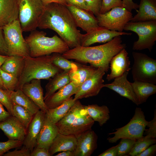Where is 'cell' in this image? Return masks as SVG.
<instances>
[{
	"mask_svg": "<svg viewBox=\"0 0 156 156\" xmlns=\"http://www.w3.org/2000/svg\"><path fill=\"white\" fill-rule=\"evenodd\" d=\"M0 102L12 115L13 103L9 97L7 91L0 88Z\"/></svg>",
	"mask_w": 156,
	"mask_h": 156,
	"instance_id": "40",
	"label": "cell"
},
{
	"mask_svg": "<svg viewBox=\"0 0 156 156\" xmlns=\"http://www.w3.org/2000/svg\"><path fill=\"white\" fill-rule=\"evenodd\" d=\"M30 156H51L49 150L35 147L31 152Z\"/></svg>",
	"mask_w": 156,
	"mask_h": 156,
	"instance_id": "46",
	"label": "cell"
},
{
	"mask_svg": "<svg viewBox=\"0 0 156 156\" xmlns=\"http://www.w3.org/2000/svg\"><path fill=\"white\" fill-rule=\"evenodd\" d=\"M76 137L77 145L74 151V156H90L97 148L98 137L91 129Z\"/></svg>",
	"mask_w": 156,
	"mask_h": 156,
	"instance_id": "14",
	"label": "cell"
},
{
	"mask_svg": "<svg viewBox=\"0 0 156 156\" xmlns=\"http://www.w3.org/2000/svg\"><path fill=\"white\" fill-rule=\"evenodd\" d=\"M55 156H74V151H69L61 152L55 155Z\"/></svg>",
	"mask_w": 156,
	"mask_h": 156,
	"instance_id": "53",
	"label": "cell"
},
{
	"mask_svg": "<svg viewBox=\"0 0 156 156\" xmlns=\"http://www.w3.org/2000/svg\"><path fill=\"white\" fill-rule=\"evenodd\" d=\"M86 111L84 105L76 100L65 116L56 124L58 130L72 123Z\"/></svg>",
	"mask_w": 156,
	"mask_h": 156,
	"instance_id": "30",
	"label": "cell"
},
{
	"mask_svg": "<svg viewBox=\"0 0 156 156\" xmlns=\"http://www.w3.org/2000/svg\"><path fill=\"white\" fill-rule=\"evenodd\" d=\"M87 113L94 121H97L100 126L106 123L110 118L109 110L105 105L99 106L97 104L84 105Z\"/></svg>",
	"mask_w": 156,
	"mask_h": 156,
	"instance_id": "31",
	"label": "cell"
},
{
	"mask_svg": "<svg viewBox=\"0 0 156 156\" xmlns=\"http://www.w3.org/2000/svg\"><path fill=\"white\" fill-rule=\"evenodd\" d=\"M13 104L12 116L17 118L27 129L33 116L23 107L17 104Z\"/></svg>",
	"mask_w": 156,
	"mask_h": 156,
	"instance_id": "35",
	"label": "cell"
},
{
	"mask_svg": "<svg viewBox=\"0 0 156 156\" xmlns=\"http://www.w3.org/2000/svg\"><path fill=\"white\" fill-rule=\"evenodd\" d=\"M31 151L25 146L20 150L15 149L12 151H8L3 155L4 156H30Z\"/></svg>",
	"mask_w": 156,
	"mask_h": 156,
	"instance_id": "44",
	"label": "cell"
},
{
	"mask_svg": "<svg viewBox=\"0 0 156 156\" xmlns=\"http://www.w3.org/2000/svg\"><path fill=\"white\" fill-rule=\"evenodd\" d=\"M122 7L130 12L134 9L137 11V8H138V5L133 2L132 0H122Z\"/></svg>",
	"mask_w": 156,
	"mask_h": 156,
	"instance_id": "48",
	"label": "cell"
},
{
	"mask_svg": "<svg viewBox=\"0 0 156 156\" xmlns=\"http://www.w3.org/2000/svg\"><path fill=\"white\" fill-rule=\"evenodd\" d=\"M72 14L77 27L89 33L99 27L97 18L90 12L74 6L66 5Z\"/></svg>",
	"mask_w": 156,
	"mask_h": 156,
	"instance_id": "13",
	"label": "cell"
},
{
	"mask_svg": "<svg viewBox=\"0 0 156 156\" xmlns=\"http://www.w3.org/2000/svg\"><path fill=\"white\" fill-rule=\"evenodd\" d=\"M23 145V142L9 140L5 142H0V156L3 155L11 149L17 148Z\"/></svg>",
	"mask_w": 156,
	"mask_h": 156,
	"instance_id": "39",
	"label": "cell"
},
{
	"mask_svg": "<svg viewBox=\"0 0 156 156\" xmlns=\"http://www.w3.org/2000/svg\"><path fill=\"white\" fill-rule=\"evenodd\" d=\"M24 66V57L17 55L8 56L0 69L19 78L22 73Z\"/></svg>",
	"mask_w": 156,
	"mask_h": 156,
	"instance_id": "29",
	"label": "cell"
},
{
	"mask_svg": "<svg viewBox=\"0 0 156 156\" xmlns=\"http://www.w3.org/2000/svg\"><path fill=\"white\" fill-rule=\"evenodd\" d=\"M24 59V68L15 90L21 89L24 84L32 80L48 79L63 70L54 64L52 55L36 57L29 56Z\"/></svg>",
	"mask_w": 156,
	"mask_h": 156,
	"instance_id": "3",
	"label": "cell"
},
{
	"mask_svg": "<svg viewBox=\"0 0 156 156\" xmlns=\"http://www.w3.org/2000/svg\"><path fill=\"white\" fill-rule=\"evenodd\" d=\"M7 91L13 104H17L23 107L33 116L40 110L39 107L21 89L15 91Z\"/></svg>",
	"mask_w": 156,
	"mask_h": 156,
	"instance_id": "27",
	"label": "cell"
},
{
	"mask_svg": "<svg viewBox=\"0 0 156 156\" xmlns=\"http://www.w3.org/2000/svg\"><path fill=\"white\" fill-rule=\"evenodd\" d=\"M156 142L155 138L143 136L136 140L128 155L137 156L149 146L155 143Z\"/></svg>",
	"mask_w": 156,
	"mask_h": 156,
	"instance_id": "36",
	"label": "cell"
},
{
	"mask_svg": "<svg viewBox=\"0 0 156 156\" xmlns=\"http://www.w3.org/2000/svg\"><path fill=\"white\" fill-rule=\"evenodd\" d=\"M131 74L134 81L156 84V60L142 53L133 52Z\"/></svg>",
	"mask_w": 156,
	"mask_h": 156,
	"instance_id": "9",
	"label": "cell"
},
{
	"mask_svg": "<svg viewBox=\"0 0 156 156\" xmlns=\"http://www.w3.org/2000/svg\"><path fill=\"white\" fill-rule=\"evenodd\" d=\"M129 72L115 78L111 83L104 84V87L112 90L122 96L126 98L138 105L132 87L127 79Z\"/></svg>",
	"mask_w": 156,
	"mask_h": 156,
	"instance_id": "19",
	"label": "cell"
},
{
	"mask_svg": "<svg viewBox=\"0 0 156 156\" xmlns=\"http://www.w3.org/2000/svg\"><path fill=\"white\" fill-rule=\"evenodd\" d=\"M8 56V55H0V69H1V66Z\"/></svg>",
	"mask_w": 156,
	"mask_h": 156,
	"instance_id": "54",
	"label": "cell"
},
{
	"mask_svg": "<svg viewBox=\"0 0 156 156\" xmlns=\"http://www.w3.org/2000/svg\"><path fill=\"white\" fill-rule=\"evenodd\" d=\"M138 105L146 102L148 97L156 93L155 84L147 82L134 81L131 82Z\"/></svg>",
	"mask_w": 156,
	"mask_h": 156,
	"instance_id": "26",
	"label": "cell"
},
{
	"mask_svg": "<svg viewBox=\"0 0 156 156\" xmlns=\"http://www.w3.org/2000/svg\"><path fill=\"white\" fill-rule=\"evenodd\" d=\"M2 28L8 55H17L24 57L29 56L28 47L23 37L18 19Z\"/></svg>",
	"mask_w": 156,
	"mask_h": 156,
	"instance_id": "5",
	"label": "cell"
},
{
	"mask_svg": "<svg viewBox=\"0 0 156 156\" xmlns=\"http://www.w3.org/2000/svg\"><path fill=\"white\" fill-rule=\"evenodd\" d=\"M0 88L4 90L3 85L0 76Z\"/></svg>",
	"mask_w": 156,
	"mask_h": 156,
	"instance_id": "55",
	"label": "cell"
},
{
	"mask_svg": "<svg viewBox=\"0 0 156 156\" xmlns=\"http://www.w3.org/2000/svg\"><path fill=\"white\" fill-rule=\"evenodd\" d=\"M65 0L67 5L74 6L89 11L84 0Z\"/></svg>",
	"mask_w": 156,
	"mask_h": 156,
	"instance_id": "45",
	"label": "cell"
},
{
	"mask_svg": "<svg viewBox=\"0 0 156 156\" xmlns=\"http://www.w3.org/2000/svg\"><path fill=\"white\" fill-rule=\"evenodd\" d=\"M46 113L40 110L33 116L27 129L23 145L31 152L36 146L37 139L43 125Z\"/></svg>",
	"mask_w": 156,
	"mask_h": 156,
	"instance_id": "16",
	"label": "cell"
},
{
	"mask_svg": "<svg viewBox=\"0 0 156 156\" xmlns=\"http://www.w3.org/2000/svg\"><path fill=\"white\" fill-rule=\"evenodd\" d=\"M0 76L5 90L15 91L18 82V78L0 69Z\"/></svg>",
	"mask_w": 156,
	"mask_h": 156,
	"instance_id": "37",
	"label": "cell"
},
{
	"mask_svg": "<svg viewBox=\"0 0 156 156\" xmlns=\"http://www.w3.org/2000/svg\"><path fill=\"white\" fill-rule=\"evenodd\" d=\"M156 151V144H153L149 146L137 156H151L155 154Z\"/></svg>",
	"mask_w": 156,
	"mask_h": 156,
	"instance_id": "49",
	"label": "cell"
},
{
	"mask_svg": "<svg viewBox=\"0 0 156 156\" xmlns=\"http://www.w3.org/2000/svg\"><path fill=\"white\" fill-rule=\"evenodd\" d=\"M118 148V144L106 150L100 154L99 156H116Z\"/></svg>",
	"mask_w": 156,
	"mask_h": 156,
	"instance_id": "50",
	"label": "cell"
},
{
	"mask_svg": "<svg viewBox=\"0 0 156 156\" xmlns=\"http://www.w3.org/2000/svg\"><path fill=\"white\" fill-rule=\"evenodd\" d=\"M77 145L76 137L73 135H64L58 133L49 149L51 156L56 153L65 151H74Z\"/></svg>",
	"mask_w": 156,
	"mask_h": 156,
	"instance_id": "23",
	"label": "cell"
},
{
	"mask_svg": "<svg viewBox=\"0 0 156 156\" xmlns=\"http://www.w3.org/2000/svg\"><path fill=\"white\" fill-rule=\"evenodd\" d=\"M148 121L145 118L142 109L136 107L133 118L129 122L124 126L116 129V131L109 135L114 134L112 138L107 139L108 142L114 143L120 139L127 138L138 139L142 137Z\"/></svg>",
	"mask_w": 156,
	"mask_h": 156,
	"instance_id": "8",
	"label": "cell"
},
{
	"mask_svg": "<svg viewBox=\"0 0 156 156\" xmlns=\"http://www.w3.org/2000/svg\"><path fill=\"white\" fill-rule=\"evenodd\" d=\"M105 72L102 68L96 69L94 73L79 87L74 100H76L97 95L104 87L103 77Z\"/></svg>",
	"mask_w": 156,
	"mask_h": 156,
	"instance_id": "11",
	"label": "cell"
},
{
	"mask_svg": "<svg viewBox=\"0 0 156 156\" xmlns=\"http://www.w3.org/2000/svg\"><path fill=\"white\" fill-rule=\"evenodd\" d=\"M79 86L71 81L44 100L48 109L58 106L76 93Z\"/></svg>",
	"mask_w": 156,
	"mask_h": 156,
	"instance_id": "20",
	"label": "cell"
},
{
	"mask_svg": "<svg viewBox=\"0 0 156 156\" xmlns=\"http://www.w3.org/2000/svg\"><path fill=\"white\" fill-rule=\"evenodd\" d=\"M89 11L95 16L100 13L102 0H84Z\"/></svg>",
	"mask_w": 156,
	"mask_h": 156,
	"instance_id": "42",
	"label": "cell"
},
{
	"mask_svg": "<svg viewBox=\"0 0 156 156\" xmlns=\"http://www.w3.org/2000/svg\"><path fill=\"white\" fill-rule=\"evenodd\" d=\"M147 126L148 129H145L144 131L146 137L151 138H155L156 137V111H154V117L150 121H148Z\"/></svg>",
	"mask_w": 156,
	"mask_h": 156,
	"instance_id": "43",
	"label": "cell"
},
{
	"mask_svg": "<svg viewBox=\"0 0 156 156\" xmlns=\"http://www.w3.org/2000/svg\"><path fill=\"white\" fill-rule=\"evenodd\" d=\"M137 13L130 21L142 22L156 21V0H140Z\"/></svg>",
	"mask_w": 156,
	"mask_h": 156,
	"instance_id": "24",
	"label": "cell"
},
{
	"mask_svg": "<svg viewBox=\"0 0 156 156\" xmlns=\"http://www.w3.org/2000/svg\"><path fill=\"white\" fill-rule=\"evenodd\" d=\"M44 5L51 3H57L64 5H66L67 3L65 0H41Z\"/></svg>",
	"mask_w": 156,
	"mask_h": 156,
	"instance_id": "52",
	"label": "cell"
},
{
	"mask_svg": "<svg viewBox=\"0 0 156 156\" xmlns=\"http://www.w3.org/2000/svg\"><path fill=\"white\" fill-rule=\"evenodd\" d=\"M66 5L51 3L44 6L38 27L56 32L70 49L81 46L82 34Z\"/></svg>",
	"mask_w": 156,
	"mask_h": 156,
	"instance_id": "1",
	"label": "cell"
},
{
	"mask_svg": "<svg viewBox=\"0 0 156 156\" xmlns=\"http://www.w3.org/2000/svg\"><path fill=\"white\" fill-rule=\"evenodd\" d=\"M58 133L56 124L50 120L46 114L43 125L37 137L36 147L49 150Z\"/></svg>",
	"mask_w": 156,
	"mask_h": 156,
	"instance_id": "21",
	"label": "cell"
},
{
	"mask_svg": "<svg viewBox=\"0 0 156 156\" xmlns=\"http://www.w3.org/2000/svg\"><path fill=\"white\" fill-rule=\"evenodd\" d=\"M52 55L54 64L63 70L74 71L81 65L80 64L69 61L60 53H54Z\"/></svg>",
	"mask_w": 156,
	"mask_h": 156,
	"instance_id": "34",
	"label": "cell"
},
{
	"mask_svg": "<svg viewBox=\"0 0 156 156\" xmlns=\"http://www.w3.org/2000/svg\"><path fill=\"white\" fill-rule=\"evenodd\" d=\"M110 64L111 72L106 78L108 81L121 76L125 72H129L131 69L128 53L125 48L114 56Z\"/></svg>",
	"mask_w": 156,
	"mask_h": 156,
	"instance_id": "17",
	"label": "cell"
},
{
	"mask_svg": "<svg viewBox=\"0 0 156 156\" xmlns=\"http://www.w3.org/2000/svg\"><path fill=\"white\" fill-rule=\"evenodd\" d=\"M133 17L131 12L120 7L113 8L104 14L99 13L96 17L99 26L120 32H123L124 27Z\"/></svg>",
	"mask_w": 156,
	"mask_h": 156,
	"instance_id": "10",
	"label": "cell"
},
{
	"mask_svg": "<svg viewBox=\"0 0 156 156\" xmlns=\"http://www.w3.org/2000/svg\"><path fill=\"white\" fill-rule=\"evenodd\" d=\"M70 71L63 70L56 74L50 79L45 86L46 92L44 101L56 91L66 86L70 81L69 73Z\"/></svg>",
	"mask_w": 156,
	"mask_h": 156,
	"instance_id": "28",
	"label": "cell"
},
{
	"mask_svg": "<svg viewBox=\"0 0 156 156\" xmlns=\"http://www.w3.org/2000/svg\"><path fill=\"white\" fill-rule=\"evenodd\" d=\"M10 115V114L5 110L3 105L0 102V122Z\"/></svg>",
	"mask_w": 156,
	"mask_h": 156,
	"instance_id": "51",
	"label": "cell"
},
{
	"mask_svg": "<svg viewBox=\"0 0 156 156\" xmlns=\"http://www.w3.org/2000/svg\"><path fill=\"white\" fill-rule=\"evenodd\" d=\"M131 34L130 33L111 31L105 27L99 26L89 33L82 34L81 46L88 47L96 43H105L110 41L116 36Z\"/></svg>",
	"mask_w": 156,
	"mask_h": 156,
	"instance_id": "12",
	"label": "cell"
},
{
	"mask_svg": "<svg viewBox=\"0 0 156 156\" xmlns=\"http://www.w3.org/2000/svg\"><path fill=\"white\" fill-rule=\"evenodd\" d=\"M0 55H8L7 49L4 39L2 28L1 27H0Z\"/></svg>",
	"mask_w": 156,
	"mask_h": 156,
	"instance_id": "47",
	"label": "cell"
},
{
	"mask_svg": "<svg viewBox=\"0 0 156 156\" xmlns=\"http://www.w3.org/2000/svg\"><path fill=\"white\" fill-rule=\"evenodd\" d=\"M16 0H0V27L18 18Z\"/></svg>",
	"mask_w": 156,
	"mask_h": 156,
	"instance_id": "25",
	"label": "cell"
},
{
	"mask_svg": "<svg viewBox=\"0 0 156 156\" xmlns=\"http://www.w3.org/2000/svg\"><path fill=\"white\" fill-rule=\"evenodd\" d=\"M38 106L40 110L47 113L48 109L44 100L43 89L40 79H34L25 83L21 89Z\"/></svg>",
	"mask_w": 156,
	"mask_h": 156,
	"instance_id": "18",
	"label": "cell"
},
{
	"mask_svg": "<svg viewBox=\"0 0 156 156\" xmlns=\"http://www.w3.org/2000/svg\"><path fill=\"white\" fill-rule=\"evenodd\" d=\"M46 35V33L44 31L35 30L25 38L30 56L36 57L54 53L62 54L70 49L66 43L57 35L49 37Z\"/></svg>",
	"mask_w": 156,
	"mask_h": 156,
	"instance_id": "4",
	"label": "cell"
},
{
	"mask_svg": "<svg viewBox=\"0 0 156 156\" xmlns=\"http://www.w3.org/2000/svg\"><path fill=\"white\" fill-rule=\"evenodd\" d=\"M0 129L9 140L23 142L27 129L15 117L10 115L0 122Z\"/></svg>",
	"mask_w": 156,
	"mask_h": 156,
	"instance_id": "15",
	"label": "cell"
},
{
	"mask_svg": "<svg viewBox=\"0 0 156 156\" xmlns=\"http://www.w3.org/2000/svg\"><path fill=\"white\" fill-rule=\"evenodd\" d=\"M75 101L73 97H71L58 106L48 109L46 114L50 120L56 124L65 116Z\"/></svg>",
	"mask_w": 156,
	"mask_h": 156,
	"instance_id": "32",
	"label": "cell"
},
{
	"mask_svg": "<svg viewBox=\"0 0 156 156\" xmlns=\"http://www.w3.org/2000/svg\"><path fill=\"white\" fill-rule=\"evenodd\" d=\"M137 34L138 40L134 42L132 49L141 50L146 49L151 51L156 41V21L128 22L124 28Z\"/></svg>",
	"mask_w": 156,
	"mask_h": 156,
	"instance_id": "7",
	"label": "cell"
},
{
	"mask_svg": "<svg viewBox=\"0 0 156 156\" xmlns=\"http://www.w3.org/2000/svg\"><path fill=\"white\" fill-rule=\"evenodd\" d=\"M117 7H122V0H102L100 13H105Z\"/></svg>",
	"mask_w": 156,
	"mask_h": 156,
	"instance_id": "41",
	"label": "cell"
},
{
	"mask_svg": "<svg viewBox=\"0 0 156 156\" xmlns=\"http://www.w3.org/2000/svg\"><path fill=\"white\" fill-rule=\"evenodd\" d=\"M16 2L18 19L23 31L36 30L45 6L41 0H16Z\"/></svg>",
	"mask_w": 156,
	"mask_h": 156,
	"instance_id": "6",
	"label": "cell"
},
{
	"mask_svg": "<svg viewBox=\"0 0 156 156\" xmlns=\"http://www.w3.org/2000/svg\"><path fill=\"white\" fill-rule=\"evenodd\" d=\"M126 47L125 44L122 43L120 36H118L104 44L94 47L80 46L70 49L62 55L68 60L89 63L107 72L112 58Z\"/></svg>",
	"mask_w": 156,
	"mask_h": 156,
	"instance_id": "2",
	"label": "cell"
},
{
	"mask_svg": "<svg viewBox=\"0 0 156 156\" xmlns=\"http://www.w3.org/2000/svg\"><path fill=\"white\" fill-rule=\"evenodd\" d=\"M94 121L86 111L69 125L58 130V133L64 135H73L76 137L91 129Z\"/></svg>",
	"mask_w": 156,
	"mask_h": 156,
	"instance_id": "22",
	"label": "cell"
},
{
	"mask_svg": "<svg viewBox=\"0 0 156 156\" xmlns=\"http://www.w3.org/2000/svg\"><path fill=\"white\" fill-rule=\"evenodd\" d=\"M97 68L91 66L81 64L77 69L69 73L70 81L80 86L94 73Z\"/></svg>",
	"mask_w": 156,
	"mask_h": 156,
	"instance_id": "33",
	"label": "cell"
},
{
	"mask_svg": "<svg viewBox=\"0 0 156 156\" xmlns=\"http://www.w3.org/2000/svg\"><path fill=\"white\" fill-rule=\"evenodd\" d=\"M137 140L127 138H121L118 144L117 156H125L131 151Z\"/></svg>",
	"mask_w": 156,
	"mask_h": 156,
	"instance_id": "38",
	"label": "cell"
}]
</instances>
